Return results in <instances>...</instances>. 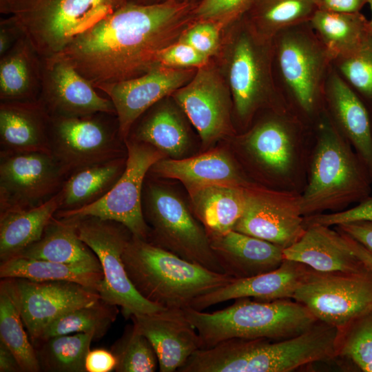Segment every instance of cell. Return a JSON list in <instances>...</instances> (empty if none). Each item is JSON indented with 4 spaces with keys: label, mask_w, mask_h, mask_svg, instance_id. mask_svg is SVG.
Listing matches in <instances>:
<instances>
[{
    "label": "cell",
    "mask_w": 372,
    "mask_h": 372,
    "mask_svg": "<svg viewBox=\"0 0 372 372\" xmlns=\"http://www.w3.org/2000/svg\"><path fill=\"white\" fill-rule=\"evenodd\" d=\"M305 229L301 196L249 185L246 208L233 229L286 248Z\"/></svg>",
    "instance_id": "16"
},
{
    "label": "cell",
    "mask_w": 372,
    "mask_h": 372,
    "mask_svg": "<svg viewBox=\"0 0 372 372\" xmlns=\"http://www.w3.org/2000/svg\"><path fill=\"white\" fill-rule=\"evenodd\" d=\"M335 226L338 231L351 237L372 252V221L358 220Z\"/></svg>",
    "instance_id": "48"
},
{
    "label": "cell",
    "mask_w": 372,
    "mask_h": 372,
    "mask_svg": "<svg viewBox=\"0 0 372 372\" xmlns=\"http://www.w3.org/2000/svg\"><path fill=\"white\" fill-rule=\"evenodd\" d=\"M126 166L111 189L99 200L71 211H57V218L94 216L118 222L132 234L148 240L150 229L143 215L141 204L145 177L152 165L165 158L156 147L130 138L125 141Z\"/></svg>",
    "instance_id": "10"
},
{
    "label": "cell",
    "mask_w": 372,
    "mask_h": 372,
    "mask_svg": "<svg viewBox=\"0 0 372 372\" xmlns=\"http://www.w3.org/2000/svg\"><path fill=\"white\" fill-rule=\"evenodd\" d=\"M336 358L372 372V308L338 331Z\"/></svg>",
    "instance_id": "40"
},
{
    "label": "cell",
    "mask_w": 372,
    "mask_h": 372,
    "mask_svg": "<svg viewBox=\"0 0 372 372\" xmlns=\"http://www.w3.org/2000/svg\"><path fill=\"white\" fill-rule=\"evenodd\" d=\"M249 186L211 185L189 192L194 211L207 234L234 229L246 208Z\"/></svg>",
    "instance_id": "29"
},
{
    "label": "cell",
    "mask_w": 372,
    "mask_h": 372,
    "mask_svg": "<svg viewBox=\"0 0 372 372\" xmlns=\"http://www.w3.org/2000/svg\"><path fill=\"white\" fill-rule=\"evenodd\" d=\"M14 258L68 263L102 271L95 254L79 238L77 218L74 216H54L41 238Z\"/></svg>",
    "instance_id": "27"
},
{
    "label": "cell",
    "mask_w": 372,
    "mask_h": 372,
    "mask_svg": "<svg viewBox=\"0 0 372 372\" xmlns=\"http://www.w3.org/2000/svg\"><path fill=\"white\" fill-rule=\"evenodd\" d=\"M136 3H143V4H152V3H163L168 1H185L198 3L197 0H130Z\"/></svg>",
    "instance_id": "53"
},
{
    "label": "cell",
    "mask_w": 372,
    "mask_h": 372,
    "mask_svg": "<svg viewBox=\"0 0 372 372\" xmlns=\"http://www.w3.org/2000/svg\"><path fill=\"white\" fill-rule=\"evenodd\" d=\"M333 61L349 85L372 101V31L356 50Z\"/></svg>",
    "instance_id": "42"
},
{
    "label": "cell",
    "mask_w": 372,
    "mask_h": 372,
    "mask_svg": "<svg viewBox=\"0 0 372 372\" xmlns=\"http://www.w3.org/2000/svg\"><path fill=\"white\" fill-rule=\"evenodd\" d=\"M74 217L77 218L79 238L93 251L101 266V298L120 307L126 318L163 309L141 296L127 276L123 254L132 232L114 220L94 216Z\"/></svg>",
    "instance_id": "8"
},
{
    "label": "cell",
    "mask_w": 372,
    "mask_h": 372,
    "mask_svg": "<svg viewBox=\"0 0 372 372\" xmlns=\"http://www.w3.org/2000/svg\"><path fill=\"white\" fill-rule=\"evenodd\" d=\"M301 25L278 34L273 39L274 52L284 83L299 106L311 112L332 61L317 35Z\"/></svg>",
    "instance_id": "13"
},
{
    "label": "cell",
    "mask_w": 372,
    "mask_h": 372,
    "mask_svg": "<svg viewBox=\"0 0 372 372\" xmlns=\"http://www.w3.org/2000/svg\"><path fill=\"white\" fill-rule=\"evenodd\" d=\"M317 10L315 0H253L244 17L259 34L273 39L286 29L309 23Z\"/></svg>",
    "instance_id": "34"
},
{
    "label": "cell",
    "mask_w": 372,
    "mask_h": 372,
    "mask_svg": "<svg viewBox=\"0 0 372 372\" xmlns=\"http://www.w3.org/2000/svg\"><path fill=\"white\" fill-rule=\"evenodd\" d=\"M127 156L81 169L70 175L59 192L58 211H71L103 197L122 175Z\"/></svg>",
    "instance_id": "31"
},
{
    "label": "cell",
    "mask_w": 372,
    "mask_h": 372,
    "mask_svg": "<svg viewBox=\"0 0 372 372\" xmlns=\"http://www.w3.org/2000/svg\"><path fill=\"white\" fill-rule=\"evenodd\" d=\"M10 279L33 346L52 321L69 311L91 304L101 298L96 291L73 282Z\"/></svg>",
    "instance_id": "17"
},
{
    "label": "cell",
    "mask_w": 372,
    "mask_h": 372,
    "mask_svg": "<svg viewBox=\"0 0 372 372\" xmlns=\"http://www.w3.org/2000/svg\"><path fill=\"white\" fill-rule=\"evenodd\" d=\"M309 23L332 61L356 50L371 31L369 20L360 12L317 10Z\"/></svg>",
    "instance_id": "32"
},
{
    "label": "cell",
    "mask_w": 372,
    "mask_h": 372,
    "mask_svg": "<svg viewBox=\"0 0 372 372\" xmlns=\"http://www.w3.org/2000/svg\"><path fill=\"white\" fill-rule=\"evenodd\" d=\"M97 90L66 59L58 54L43 58L38 100L50 116H81L98 112L116 114L112 101Z\"/></svg>",
    "instance_id": "19"
},
{
    "label": "cell",
    "mask_w": 372,
    "mask_h": 372,
    "mask_svg": "<svg viewBox=\"0 0 372 372\" xmlns=\"http://www.w3.org/2000/svg\"><path fill=\"white\" fill-rule=\"evenodd\" d=\"M197 4L178 1L143 4L127 1L57 54L97 90L135 78L156 65L159 52L177 41L196 21Z\"/></svg>",
    "instance_id": "1"
},
{
    "label": "cell",
    "mask_w": 372,
    "mask_h": 372,
    "mask_svg": "<svg viewBox=\"0 0 372 372\" xmlns=\"http://www.w3.org/2000/svg\"><path fill=\"white\" fill-rule=\"evenodd\" d=\"M123 260L127 276L138 293L163 309L190 307L196 298L235 279L134 235L123 252Z\"/></svg>",
    "instance_id": "3"
},
{
    "label": "cell",
    "mask_w": 372,
    "mask_h": 372,
    "mask_svg": "<svg viewBox=\"0 0 372 372\" xmlns=\"http://www.w3.org/2000/svg\"><path fill=\"white\" fill-rule=\"evenodd\" d=\"M171 96L198 131L205 145L232 131L233 100L214 59L198 68L192 79Z\"/></svg>",
    "instance_id": "15"
},
{
    "label": "cell",
    "mask_w": 372,
    "mask_h": 372,
    "mask_svg": "<svg viewBox=\"0 0 372 372\" xmlns=\"http://www.w3.org/2000/svg\"><path fill=\"white\" fill-rule=\"evenodd\" d=\"M246 146L265 168L275 174H285L293 161V145L290 130L280 119L271 118L255 126L248 134Z\"/></svg>",
    "instance_id": "35"
},
{
    "label": "cell",
    "mask_w": 372,
    "mask_h": 372,
    "mask_svg": "<svg viewBox=\"0 0 372 372\" xmlns=\"http://www.w3.org/2000/svg\"><path fill=\"white\" fill-rule=\"evenodd\" d=\"M118 313V306L100 298L91 304L69 311L52 321L43 330L37 343L53 336L76 333H90L94 340L101 338Z\"/></svg>",
    "instance_id": "39"
},
{
    "label": "cell",
    "mask_w": 372,
    "mask_h": 372,
    "mask_svg": "<svg viewBox=\"0 0 372 372\" xmlns=\"http://www.w3.org/2000/svg\"><path fill=\"white\" fill-rule=\"evenodd\" d=\"M317 9L335 12H358L367 0H315Z\"/></svg>",
    "instance_id": "50"
},
{
    "label": "cell",
    "mask_w": 372,
    "mask_h": 372,
    "mask_svg": "<svg viewBox=\"0 0 372 372\" xmlns=\"http://www.w3.org/2000/svg\"><path fill=\"white\" fill-rule=\"evenodd\" d=\"M208 236L224 273L236 279L273 271L285 260L281 246L234 229Z\"/></svg>",
    "instance_id": "22"
},
{
    "label": "cell",
    "mask_w": 372,
    "mask_h": 372,
    "mask_svg": "<svg viewBox=\"0 0 372 372\" xmlns=\"http://www.w3.org/2000/svg\"><path fill=\"white\" fill-rule=\"evenodd\" d=\"M339 232L344 237L346 243L351 251L369 269L372 271V252L351 237L341 231Z\"/></svg>",
    "instance_id": "51"
},
{
    "label": "cell",
    "mask_w": 372,
    "mask_h": 372,
    "mask_svg": "<svg viewBox=\"0 0 372 372\" xmlns=\"http://www.w3.org/2000/svg\"><path fill=\"white\" fill-rule=\"evenodd\" d=\"M51 116L39 101H1V152H50Z\"/></svg>",
    "instance_id": "24"
},
{
    "label": "cell",
    "mask_w": 372,
    "mask_h": 372,
    "mask_svg": "<svg viewBox=\"0 0 372 372\" xmlns=\"http://www.w3.org/2000/svg\"><path fill=\"white\" fill-rule=\"evenodd\" d=\"M43 58L22 37L0 56V101H31L39 99Z\"/></svg>",
    "instance_id": "28"
},
{
    "label": "cell",
    "mask_w": 372,
    "mask_h": 372,
    "mask_svg": "<svg viewBox=\"0 0 372 372\" xmlns=\"http://www.w3.org/2000/svg\"><path fill=\"white\" fill-rule=\"evenodd\" d=\"M23 36L22 31L11 17L1 21L0 25V56L8 52Z\"/></svg>",
    "instance_id": "49"
},
{
    "label": "cell",
    "mask_w": 372,
    "mask_h": 372,
    "mask_svg": "<svg viewBox=\"0 0 372 372\" xmlns=\"http://www.w3.org/2000/svg\"><path fill=\"white\" fill-rule=\"evenodd\" d=\"M149 171L160 177L181 181L189 192L211 185H249L228 155L219 150L185 159L164 158Z\"/></svg>",
    "instance_id": "26"
},
{
    "label": "cell",
    "mask_w": 372,
    "mask_h": 372,
    "mask_svg": "<svg viewBox=\"0 0 372 372\" xmlns=\"http://www.w3.org/2000/svg\"><path fill=\"white\" fill-rule=\"evenodd\" d=\"M372 176L333 125L320 127L309 183L301 196L304 217L341 209L369 196Z\"/></svg>",
    "instance_id": "5"
},
{
    "label": "cell",
    "mask_w": 372,
    "mask_h": 372,
    "mask_svg": "<svg viewBox=\"0 0 372 372\" xmlns=\"http://www.w3.org/2000/svg\"><path fill=\"white\" fill-rule=\"evenodd\" d=\"M318 321L342 330L372 308V271L359 273L311 270L292 298Z\"/></svg>",
    "instance_id": "12"
},
{
    "label": "cell",
    "mask_w": 372,
    "mask_h": 372,
    "mask_svg": "<svg viewBox=\"0 0 372 372\" xmlns=\"http://www.w3.org/2000/svg\"><path fill=\"white\" fill-rule=\"evenodd\" d=\"M253 0H200L194 10L196 20L209 21L224 30L241 19Z\"/></svg>",
    "instance_id": "43"
},
{
    "label": "cell",
    "mask_w": 372,
    "mask_h": 372,
    "mask_svg": "<svg viewBox=\"0 0 372 372\" xmlns=\"http://www.w3.org/2000/svg\"><path fill=\"white\" fill-rule=\"evenodd\" d=\"M224 31L213 21L196 20L178 40L191 45L205 56L214 59L219 52Z\"/></svg>",
    "instance_id": "44"
},
{
    "label": "cell",
    "mask_w": 372,
    "mask_h": 372,
    "mask_svg": "<svg viewBox=\"0 0 372 372\" xmlns=\"http://www.w3.org/2000/svg\"><path fill=\"white\" fill-rule=\"evenodd\" d=\"M59 193L46 202L30 208L0 213V260L16 256L37 241L59 210Z\"/></svg>",
    "instance_id": "30"
},
{
    "label": "cell",
    "mask_w": 372,
    "mask_h": 372,
    "mask_svg": "<svg viewBox=\"0 0 372 372\" xmlns=\"http://www.w3.org/2000/svg\"><path fill=\"white\" fill-rule=\"evenodd\" d=\"M10 278L0 282V341L15 355L23 372L41 368L34 347L25 331Z\"/></svg>",
    "instance_id": "36"
},
{
    "label": "cell",
    "mask_w": 372,
    "mask_h": 372,
    "mask_svg": "<svg viewBox=\"0 0 372 372\" xmlns=\"http://www.w3.org/2000/svg\"><path fill=\"white\" fill-rule=\"evenodd\" d=\"M116 365L115 355L105 349H90L85 360L86 372H111L115 371Z\"/></svg>",
    "instance_id": "47"
},
{
    "label": "cell",
    "mask_w": 372,
    "mask_h": 372,
    "mask_svg": "<svg viewBox=\"0 0 372 372\" xmlns=\"http://www.w3.org/2000/svg\"><path fill=\"white\" fill-rule=\"evenodd\" d=\"M358 220L372 221V197L368 196L360 201L358 205L349 209L304 217L305 227L310 225L330 227Z\"/></svg>",
    "instance_id": "46"
},
{
    "label": "cell",
    "mask_w": 372,
    "mask_h": 372,
    "mask_svg": "<svg viewBox=\"0 0 372 372\" xmlns=\"http://www.w3.org/2000/svg\"><path fill=\"white\" fill-rule=\"evenodd\" d=\"M211 59L187 43L178 40L159 52L156 65L169 68L198 69Z\"/></svg>",
    "instance_id": "45"
},
{
    "label": "cell",
    "mask_w": 372,
    "mask_h": 372,
    "mask_svg": "<svg viewBox=\"0 0 372 372\" xmlns=\"http://www.w3.org/2000/svg\"><path fill=\"white\" fill-rule=\"evenodd\" d=\"M311 270L304 264L285 259L273 271L252 277L235 278L226 285L196 298L190 307L203 311L223 302L242 298H254L258 300L292 299Z\"/></svg>",
    "instance_id": "21"
},
{
    "label": "cell",
    "mask_w": 372,
    "mask_h": 372,
    "mask_svg": "<svg viewBox=\"0 0 372 372\" xmlns=\"http://www.w3.org/2000/svg\"><path fill=\"white\" fill-rule=\"evenodd\" d=\"M65 179L51 153L1 152L0 213L46 202L59 192Z\"/></svg>",
    "instance_id": "14"
},
{
    "label": "cell",
    "mask_w": 372,
    "mask_h": 372,
    "mask_svg": "<svg viewBox=\"0 0 372 372\" xmlns=\"http://www.w3.org/2000/svg\"><path fill=\"white\" fill-rule=\"evenodd\" d=\"M325 88L338 124L372 176V125L366 107L349 83L335 71L327 76Z\"/></svg>",
    "instance_id": "25"
},
{
    "label": "cell",
    "mask_w": 372,
    "mask_h": 372,
    "mask_svg": "<svg viewBox=\"0 0 372 372\" xmlns=\"http://www.w3.org/2000/svg\"><path fill=\"white\" fill-rule=\"evenodd\" d=\"M50 152L66 178L74 172L121 156L116 115L98 112L81 116H51ZM125 142V141H124Z\"/></svg>",
    "instance_id": "9"
},
{
    "label": "cell",
    "mask_w": 372,
    "mask_h": 372,
    "mask_svg": "<svg viewBox=\"0 0 372 372\" xmlns=\"http://www.w3.org/2000/svg\"><path fill=\"white\" fill-rule=\"evenodd\" d=\"M183 310L198 333L201 349L233 338L284 340L318 321L303 304L289 299L254 301L242 298L211 313L191 307Z\"/></svg>",
    "instance_id": "4"
},
{
    "label": "cell",
    "mask_w": 372,
    "mask_h": 372,
    "mask_svg": "<svg viewBox=\"0 0 372 372\" xmlns=\"http://www.w3.org/2000/svg\"><path fill=\"white\" fill-rule=\"evenodd\" d=\"M196 70L156 65L141 76L101 86L99 91L114 104L121 138L125 141L136 121L153 105L187 83Z\"/></svg>",
    "instance_id": "18"
},
{
    "label": "cell",
    "mask_w": 372,
    "mask_h": 372,
    "mask_svg": "<svg viewBox=\"0 0 372 372\" xmlns=\"http://www.w3.org/2000/svg\"><path fill=\"white\" fill-rule=\"evenodd\" d=\"M367 3L369 5L370 9L371 11V20L369 21V25H370L371 30L372 31V0H367Z\"/></svg>",
    "instance_id": "54"
},
{
    "label": "cell",
    "mask_w": 372,
    "mask_h": 372,
    "mask_svg": "<svg viewBox=\"0 0 372 372\" xmlns=\"http://www.w3.org/2000/svg\"><path fill=\"white\" fill-rule=\"evenodd\" d=\"M0 371L21 372L22 369L14 353L0 341Z\"/></svg>",
    "instance_id": "52"
},
{
    "label": "cell",
    "mask_w": 372,
    "mask_h": 372,
    "mask_svg": "<svg viewBox=\"0 0 372 372\" xmlns=\"http://www.w3.org/2000/svg\"><path fill=\"white\" fill-rule=\"evenodd\" d=\"M1 278H26L36 281H69L99 293L103 280L101 270L44 260L12 258L0 265Z\"/></svg>",
    "instance_id": "33"
},
{
    "label": "cell",
    "mask_w": 372,
    "mask_h": 372,
    "mask_svg": "<svg viewBox=\"0 0 372 372\" xmlns=\"http://www.w3.org/2000/svg\"><path fill=\"white\" fill-rule=\"evenodd\" d=\"M127 0H10L7 12L42 58L75 38Z\"/></svg>",
    "instance_id": "7"
},
{
    "label": "cell",
    "mask_w": 372,
    "mask_h": 372,
    "mask_svg": "<svg viewBox=\"0 0 372 372\" xmlns=\"http://www.w3.org/2000/svg\"><path fill=\"white\" fill-rule=\"evenodd\" d=\"M338 330L318 321L291 338H233L201 349L178 372H289L336 358Z\"/></svg>",
    "instance_id": "2"
},
{
    "label": "cell",
    "mask_w": 372,
    "mask_h": 372,
    "mask_svg": "<svg viewBox=\"0 0 372 372\" xmlns=\"http://www.w3.org/2000/svg\"><path fill=\"white\" fill-rule=\"evenodd\" d=\"M273 52V39L259 34L244 16L223 32L219 52L214 59L242 120H247L275 95Z\"/></svg>",
    "instance_id": "6"
},
{
    "label": "cell",
    "mask_w": 372,
    "mask_h": 372,
    "mask_svg": "<svg viewBox=\"0 0 372 372\" xmlns=\"http://www.w3.org/2000/svg\"><path fill=\"white\" fill-rule=\"evenodd\" d=\"M111 351L117 360L114 371L154 372L158 367L152 344L134 324L125 329Z\"/></svg>",
    "instance_id": "41"
},
{
    "label": "cell",
    "mask_w": 372,
    "mask_h": 372,
    "mask_svg": "<svg viewBox=\"0 0 372 372\" xmlns=\"http://www.w3.org/2000/svg\"><path fill=\"white\" fill-rule=\"evenodd\" d=\"M133 324L152 344L160 372L177 371L201 349L198 333L183 309H163L131 316Z\"/></svg>",
    "instance_id": "20"
},
{
    "label": "cell",
    "mask_w": 372,
    "mask_h": 372,
    "mask_svg": "<svg viewBox=\"0 0 372 372\" xmlns=\"http://www.w3.org/2000/svg\"><path fill=\"white\" fill-rule=\"evenodd\" d=\"M134 131L132 139L149 144L165 155L180 156L188 143L185 125L168 104H155Z\"/></svg>",
    "instance_id": "37"
},
{
    "label": "cell",
    "mask_w": 372,
    "mask_h": 372,
    "mask_svg": "<svg viewBox=\"0 0 372 372\" xmlns=\"http://www.w3.org/2000/svg\"><path fill=\"white\" fill-rule=\"evenodd\" d=\"M90 333L56 335L34 347L41 368L46 372H86L85 360L94 340Z\"/></svg>",
    "instance_id": "38"
},
{
    "label": "cell",
    "mask_w": 372,
    "mask_h": 372,
    "mask_svg": "<svg viewBox=\"0 0 372 372\" xmlns=\"http://www.w3.org/2000/svg\"><path fill=\"white\" fill-rule=\"evenodd\" d=\"M283 255L285 259L320 272L359 273L369 269L339 231L322 225H307L296 242L283 249Z\"/></svg>",
    "instance_id": "23"
},
{
    "label": "cell",
    "mask_w": 372,
    "mask_h": 372,
    "mask_svg": "<svg viewBox=\"0 0 372 372\" xmlns=\"http://www.w3.org/2000/svg\"><path fill=\"white\" fill-rule=\"evenodd\" d=\"M145 197L143 215L152 227L149 238L153 237L154 241L151 242L188 261L224 273L211 250L205 228L178 197L156 185H149Z\"/></svg>",
    "instance_id": "11"
}]
</instances>
